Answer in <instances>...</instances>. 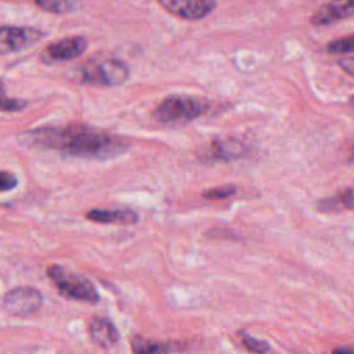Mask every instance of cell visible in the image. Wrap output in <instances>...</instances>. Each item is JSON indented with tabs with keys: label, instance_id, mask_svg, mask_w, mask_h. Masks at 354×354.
<instances>
[{
	"label": "cell",
	"instance_id": "6da1fadb",
	"mask_svg": "<svg viewBox=\"0 0 354 354\" xmlns=\"http://www.w3.org/2000/svg\"><path fill=\"white\" fill-rule=\"evenodd\" d=\"M19 142L94 160H109L129 149V142L123 138L80 123L26 130L19 136Z\"/></svg>",
	"mask_w": 354,
	"mask_h": 354
},
{
	"label": "cell",
	"instance_id": "7a4b0ae2",
	"mask_svg": "<svg viewBox=\"0 0 354 354\" xmlns=\"http://www.w3.org/2000/svg\"><path fill=\"white\" fill-rule=\"evenodd\" d=\"M129 66L116 58H94L75 71L73 80L80 84L116 87L127 82Z\"/></svg>",
	"mask_w": 354,
	"mask_h": 354
},
{
	"label": "cell",
	"instance_id": "3957f363",
	"mask_svg": "<svg viewBox=\"0 0 354 354\" xmlns=\"http://www.w3.org/2000/svg\"><path fill=\"white\" fill-rule=\"evenodd\" d=\"M210 109L207 98L174 94L163 98L153 109V119L160 123H185L198 119Z\"/></svg>",
	"mask_w": 354,
	"mask_h": 354
},
{
	"label": "cell",
	"instance_id": "277c9868",
	"mask_svg": "<svg viewBox=\"0 0 354 354\" xmlns=\"http://www.w3.org/2000/svg\"><path fill=\"white\" fill-rule=\"evenodd\" d=\"M47 277L66 299L90 304L100 301V293L94 283L80 274L66 270L59 264H51L47 268Z\"/></svg>",
	"mask_w": 354,
	"mask_h": 354
},
{
	"label": "cell",
	"instance_id": "5b68a950",
	"mask_svg": "<svg viewBox=\"0 0 354 354\" xmlns=\"http://www.w3.org/2000/svg\"><path fill=\"white\" fill-rule=\"evenodd\" d=\"M44 297L40 290L32 286H18L8 290L3 297V307L17 317H30L43 306Z\"/></svg>",
	"mask_w": 354,
	"mask_h": 354
},
{
	"label": "cell",
	"instance_id": "8992f818",
	"mask_svg": "<svg viewBox=\"0 0 354 354\" xmlns=\"http://www.w3.org/2000/svg\"><path fill=\"white\" fill-rule=\"evenodd\" d=\"M248 145L236 138H216L199 151V159L203 163L231 162L243 158L248 153Z\"/></svg>",
	"mask_w": 354,
	"mask_h": 354
},
{
	"label": "cell",
	"instance_id": "52a82bcc",
	"mask_svg": "<svg viewBox=\"0 0 354 354\" xmlns=\"http://www.w3.org/2000/svg\"><path fill=\"white\" fill-rule=\"evenodd\" d=\"M43 36V32L35 28L0 26V55L22 51L36 44Z\"/></svg>",
	"mask_w": 354,
	"mask_h": 354
},
{
	"label": "cell",
	"instance_id": "ba28073f",
	"mask_svg": "<svg viewBox=\"0 0 354 354\" xmlns=\"http://www.w3.org/2000/svg\"><path fill=\"white\" fill-rule=\"evenodd\" d=\"M158 3L167 12L189 21L205 18L216 6V0H158Z\"/></svg>",
	"mask_w": 354,
	"mask_h": 354
},
{
	"label": "cell",
	"instance_id": "9c48e42d",
	"mask_svg": "<svg viewBox=\"0 0 354 354\" xmlns=\"http://www.w3.org/2000/svg\"><path fill=\"white\" fill-rule=\"evenodd\" d=\"M87 48V40L83 36L65 37L46 47L43 58L50 62L69 61L82 55Z\"/></svg>",
	"mask_w": 354,
	"mask_h": 354
},
{
	"label": "cell",
	"instance_id": "30bf717a",
	"mask_svg": "<svg viewBox=\"0 0 354 354\" xmlns=\"http://www.w3.org/2000/svg\"><path fill=\"white\" fill-rule=\"evenodd\" d=\"M88 335L94 344L109 348L119 342V330L115 324L105 317H93L88 324Z\"/></svg>",
	"mask_w": 354,
	"mask_h": 354
},
{
	"label": "cell",
	"instance_id": "8fae6325",
	"mask_svg": "<svg viewBox=\"0 0 354 354\" xmlns=\"http://www.w3.org/2000/svg\"><path fill=\"white\" fill-rule=\"evenodd\" d=\"M86 218L98 224L133 225L140 221V214L131 209H91L86 213Z\"/></svg>",
	"mask_w": 354,
	"mask_h": 354
},
{
	"label": "cell",
	"instance_id": "7c38bea8",
	"mask_svg": "<svg viewBox=\"0 0 354 354\" xmlns=\"http://www.w3.org/2000/svg\"><path fill=\"white\" fill-rule=\"evenodd\" d=\"M353 7H354L353 0H333L330 3L324 4L314 12L311 18V24L315 26H321V25H328L339 19L351 17Z\"/></svg>",
	"mask_w": 354,
	"mask_h": 354
},
{
	"label": "cell",
	"instance_id": "4fadbf2b",
	"mask_svg": "<svg viewBox=\"0 0 354 354\" xmlns=\"http://www.w3.org/2000/svg\"><path fill=\"white\" fill-rule=\"evenodd\" d=\"M131 350L137 354H155V353H169L180 350V347L174 343L169 342H158V340H149L141 336H136L130 342Z\"/></svg>",
	"mask_w": 354,
	"mask_h": 354
},
{
	"label": "cell",
	"instance_id": "5bb4252c",
	"mask_svg": "<svg viewBox=\"0 0 354 354\" xmlns=\"http://www.w3.org/2000/svg\"><path fill=\"white\" fill-rule=\"evenodd\" d=\"M336 205H339V209L343 210H353L354 207V198H353V188H347L346 191L340 192L339 195L333 198H326L318 202V210L319 212H332L336 210Z\"/></svg>",
	"mask_w": 354,
	"mask_h": 354
},
{
	"label": "cell",
	"instance_id": "9a60e30c",
	"mask_svg": "<svg viewBox=\"0 0 354 354\" xmlns=\"http://www.w3.org/2000/svg\"><path fill=\"white\" fill-rule=\"evenodd\" d=\"M36 6L47 12L66 14L76 10V4L72 0H35Z\"/></svg>",
	"mask_w": 354,
	"mask_h": 354
},
{
	"label": "cell",
	"instance_id": "2e32d148",
	"mask_svg": "<svg viewBox=\"0 0 354 354\" xmlns=\"http://www.w3.org/2000/svg\"><path fill=\"white\" fill-rule=\"evenodd\" d=\"M238 337L241 340V344L248 350V351H252V353H267L270 351V343L266 342V340H260V339H256L253 336H250L246 330H238Z\"/></svg>",
	"mask_w": 354,
	"mask_h": 354
},
{
	"label": "cell",
	"instance_id": "e0dca14e",
	"mask_svg": "<svg viewBox=\"0 0 354 354\" xmlns=\"http://www.w3.org/2000/svg\"><path fill=\"white\" fill-rule=\"evenodd\" d=\"M236 192V187L235 185H221V187H214V188H209L206 191L202 192V196L205 199H212V201H218V199H225L232 196Z\"/></svg>",
	"mask_w": 354,
	"mask_h": 354
},
{
	"label": "cell",
	"instance_id": "ac0fdd59",
	"mask_svg": "<svg viewBox=\"0 0 354 354\" xmlns=\"http://www.w3.org/2000/svg\"><path fill=\"white\" fill-rule=\"evenodd\" d=\"M353 50H354V40L351 35L328 44V51L330 54H351Z\"/></svg>",
	"mask_w": 354,
	"mask_h": 354
},
{
	"label": "cell",
	"instance_id": "d6986e66",
	"mask_svg": "<svg viewBox=\"0 0 354 354\" xmlns=\"http://www.w3.org/2000/svg\"><path fill=\"white\" fill-rule=\"evenodd\" d=\"M26 105H28V102L24 100L0 97V111L1 112H18V111L24 109Z\"/></svg>",
	"mask_w": 354,
	"mask_h": 354
},
{
	"label": "cell",
	"instance_id": "ffe728a7",
	"mask_svg": "<svg viewBox=\"0 0 354 354\" xmlns=\"http://www.w3.org/2000/svg\"><path fill=\"white\" fill-rule=\"evenodd\" d=\"M17 184H18V180L12 173L4 171V170L0 171V192L11 191L17 187Z\"/></svg>",
	"mask_w": 354,
	"mask_h": 354
},
{
	"label": "cell",
	"instance_id": "44dd1931",
	"mask_svg": "<svg viewBox=\"0 0 354 354\" xmlns=\"http://www.w3.org/2000/svg\"><path fill=\"white\" fill-rule=\"evenodd\" d=\"M339 65L350 75V76H353V73H354V61H353V57H347V58H343L340 62H339Z\"/></svg>",
	"mask_w": 354,
	"mask_h": 354
},
{
	"label": "cell",
	"instance_id": "7402d4cb",
	"mask_svg": "<svg viewBox=\"0 0 354 354\" xmlns=\"http://www.w3.org/2000/svg\"><path fill=\"white\" fill-rule=\"evenodd\" d=\"M333 353H348V354H351L353 348H350V347H339V348H335Z\"/></svg>",
	"mask_w": 354,
	"mask_h": 354
}]
</instances>
